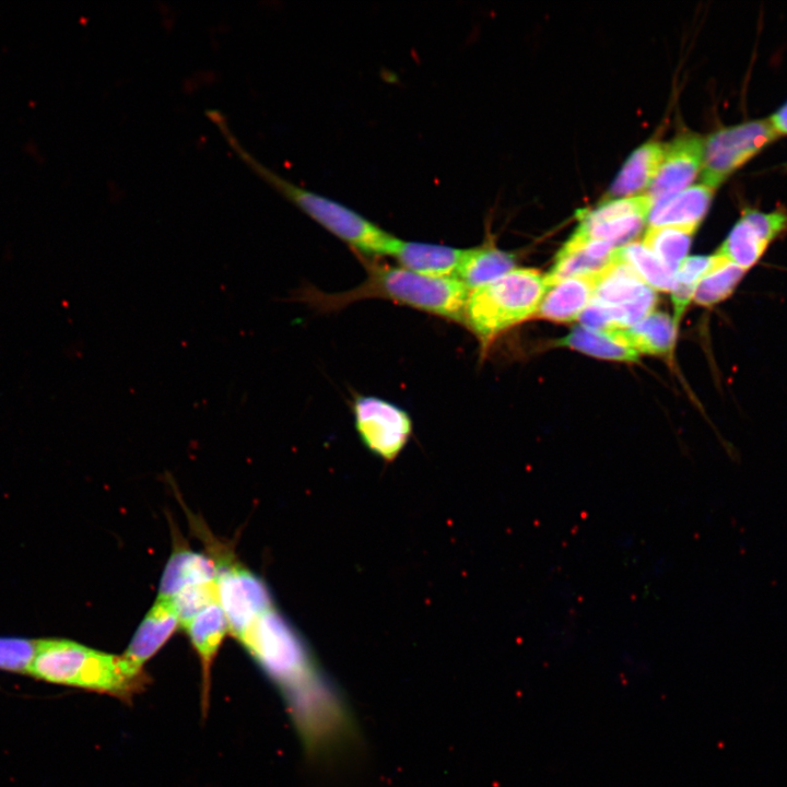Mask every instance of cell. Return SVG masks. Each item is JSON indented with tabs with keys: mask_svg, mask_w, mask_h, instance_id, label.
Listing matches in <instances>:
<instances>
[{
	"mask_svg": "<svg viewBox=\"0 0 787 787\" xmlns=\"http://www.w3.org/2000/svg\"><path fill=\"white\" fill-rule=\"evenodd\" d=\"M366 278L357 286L327 293L312 285L296 290L293 299L319 313H330L367 298H381L408 306L458 324L470 291L456 278H430L400 266H390L375 258L359 256Z\"/></svg>",
	"mask_w": 787,
	"mask_h": 787,
	"instance_id": "obj_1",
	"label": "cell"
},
{
	"mask_svg": "<svg viewBox=\"0 0 787 787\" xmlns=\"http://www.w3.org/2000/svg\"><path fill=\"white\" fill-rule=\"evenodd\" d=\"M205 115L252 172L320 226L349 245L355 254L371 258L387 256L396 236L353 209L278 175L244 148L231 130L225 115L218 109L207 110Z\"/></svg>",
	"mask_w": 787,
	"mask_h": 787,
	"instance_id": "obj_2",
	"label": "cell"
},
{
	"mask_svg": "<svg viewBox=\"0 0 787 787\" xmlns=\"http://www.w3.org/2000/svg\"><path fill=\"white\" fill-rule=\"evenodd\" d=\"M30 676L52 684L130 700L148 677L122 656L64 638H42Z\"/></svg>",
	"mask_w": 787,
	"mask_h": 787,
	"instance_id": "obj_3",
	"label": "cell"
},
{
	"mask_svg": "<svg viewBox=\"0 0 787 787\" xmlns=\"http://www.w3.org/2000/svg\"><path fill=\"white\" fill-rule=\"evenodd\" d=\"M545 291V275L532 269H514L470 291L462 325L485 349L510 328L533 317Z\"/></svg>",
	"mask_w": 787,
	"mask_h": 787,
	"instance_id": "obj_4",
	"label": "cell"
},
{
	"mask_svg": "<svg viewBox=\"0 0 787 787\" xmlns=\"http://www.w3.org/2000/svg\"><path fill=\"white\" fill-rule=\"evenodd\" d=\"M592 302L599 305L608 329L627 328L653 313L656 294L624 261L615 259L597 275Z\"/></svg>",
	"mask_w": 787,
	"mask_h": 787,
	"instance_id": "obj_5",
	"label": "cell"
},
{
	"mask_svg": "<svg viewBox=\"0 0 787 787\" xmlns=\"http://www.w3.org/2000/svg\"><path fill=\"white\" fill-rule=\"evenodd\" d=\"M777 136L770 120L751 121L713 133L704 144L703 185L715 189Z\"/></svg>",
	"mask_w": 787,
	"mask_h": 787,
	"instance_id": "obj_6",
	"label": "cell"
},
{
	"mask_svg": "<svg viewBox=\"0 0 787 787\" xmlns=\"http://www.w3.org/2000/svg\"><path fill=\"white\" fill-rule=\"evenodd\" d=\"M355 430L364 446L391 461L412 434V420L401 407L375 396L356 395L352 401Z\"/></svg>",
	"mask_w": 787,
	"mask_h": 787,
	"instance_id": "obj_7",
	"label": "cell"
},
{
	"mask_svg": "<svg viewBox=\"0 0 787 787\" xmlns=\"http://www.w3.org/2000/svg\"><path fill=\"white\" fill-rule=\"evenodd\" d=\"M651 207L653 200L647 195L606 200L578 211L579 224L573 236L603 240L618 248L625 246L642 232Z\"/></svg>",
	"mask_w": 787,
	"mask_h": 787,
	"instance_id": "obj_8",
	"label": "cell"
},
{
	"mask_svg": "<svg viewBox=\"0 0 787 787\" xmlns=\"http://www.w3.org/2000/svg\"><path fill=\"white\" fill-rule=\"evenodd\" d=\"M219 603L231 633L239 638L265 612L273 608L263 583L248 569L230 562H215Z\"/></svg>",
	"mask_w": 787,
	"mask_h": 787,
	"instance_id": "obj_9",
	"label": "cell"
},
{
	"mask_svg": "<svg viewBox=\"0 0 787 787\" xmlns=\"http://www.w3.org/2000/svg\"><path fill=\"white\" fill-rule=\"evenodd\" d=\"M787 232V210L770 213L744 212L735 224L718 254L748 271L764 255L770 243Z\"/></svg>",
	"mask_w": 787,
	"mask_h": 787,
	"instance_id": "obj_10",
	"label": "cell"
},
{
	"mask_svg": "<svg viewBox=\"0 0 787 787\" xmlns=\"http://www.w3.org/2000/svg\"><path fill=\"white\" fill-rule=\"evenodd\" d=\"M705 141L696 134L680 136L665 148V155L647 196L653 204L688 188L703 164Z\"/></svg>",
	"mask_w": 787,
	"mask_h": 787,
	"instance_id": "obj_11",
	"label": "cell"
},
{
	"mask_svg": "<svg viewBox=\"0 0 787 787\" xmlns=\"http://www.w3.org/2000/svg\"><path fill=\"white\" fill-rule=\"evenodd\" d=\"M466 249L395 237L387 256L400 267L430 278H456Z\"/></svg>",
	"mask_w": 787,
	"mask_h": 787,
	"instance_id": "obj_12",
	"label": "cell"
},
{
	"mask_svg": "<svg viewBox=\"0 0 787 787\" xmlns=\"http://www.w3.org/2000/svg\"><path fill=\"white\" fill-rule=\"evenodd\" d=\"M616 248L603 240L580 239L572 235L545 274L547 287L567 278L600 274L615 259Z\"/></svg>",
	"mask_w": 787,
	"mask_h": 787,
	"instance_id": "obj_13",
	"label": "cell"
},
{
	"mask_svg": "<svg viewBox=\"0 0 787 787\" xmlns=\"http://www.w3.org/2000/svg\"><path fill=\"white\" fill-rule=\"evenodd\" d=\"M714 189L703 184L683 189L655 202L649 212V227H676L690 233L697 230L704 219Z\"/></svg>",
	"mask_w": 787,
	"mask_h": 787,
	"instance_id": "obj_14",
	"label": "cell"
},
{
	"mask_svg": "<svg viewBox=\"0 0 787 787\" xmlns=\"http://www.w3.org/2000/svg\"><path fill=\"white\" fill-rule=\"evenodd\" d=\"M179 625V618L171 598H158L142 620L124 657L138 668L152 658Z\"/></svg>",
	"mask_w": 787,
	"mask_h": 787,
	"instance_id": "obj_15",
	"label": "cell"
},
{
	"mask_svg": "<svg viewBox=\"0 0 787 787\" xmlns=\"http://www.w3.org/2000/svg\"><path fill=\"white\" fill-rule=\"evenodd\" d=\"M596 279L574 277L549 285L535 316L554 322L574 321L590 303Z\"/></svg>",
	"mask_w": 787,
	"mask_h": 787,
	"instance_id": "obj_16",
	"label": "cell"
},
{
	"mask_svg": "<svg viewBox=\"0 0 787 787\" xmlns=\"http://www.w3.org/2000/svg\"><path fill=\"white\" fill-rule=\"evenodd\" d=\"M184 629L201 660L203 702H207L211 665L230 630L228 623L222 607L215 602L196 615Z\"/></svg>",
	"mask_w": 787,
	"mask_h": 787,
	"instance_id": "obj_17",
	"label": "cell"
},
{
	"mask_svg": "<svg viewBox=\"0 0 787 787\" xmlns=\"http://www.w3.org/2000/svg\"><path fill=\"white\" fill-rule=\"evenodd\" d=\"M216 563L210 557L189 550H177L163 573L158 598H173L180 590L216 580Z\"/></svg>",
	"mask_w": 787,
	"mask_h": 787,
	"instance_id": "obj_18",
	"label": "cell"
},
{
	"mask_svg": "<svg viewBox=\"0 0 787 787\" xmlns=\"http://www.w3.org/2000/svg\"><path fill=\"white\" fill-rule=\"evenodd\" d=\"M665 155V146L656 141L643 144L627 158L613 180L608 197L625 198L637 196L649 188Z\"/></svg>",
	"mask_w": 787,
	"mask_h": 787,
	"instance_id": "obj_19",
	"label": "cell"
},
{
	"mask_svg": "<svg viewBox=\"0 0 787 787\" xmlns=\"http://www.w3.org/2000/svg\"><path fill=\"white\" fill-rule=\"evenodd\" d=\"M514 254L498 249L492 243L467 248L457 279L469 291L485 285L514 270Z\"/></svg>",
	"mask_w": 787,
	"mask_h": 787,
	"instance_id": "obj_20",
	"label": "cell"
},
{
	"mask_svg": "<svg viewBox=\"0 0 787 787\" xmlns=\"http://www.w3.org/2000/svg\"><path fill=\"white\" fill-rule=\"evenodd\" d=\"M557 344L603 360L634 362L639 356L625 342L621 328L600 330L580 325L559 340Z\"/></svg>",
	"mask_w": 787,
	"mask_h": 787,
	"instance_id": "obj_21",
	"label": "cell"
},
{
	"mask_svg": "<svg viewBox=\"0 0 787 787\" xmlns=\"http://www.w3.org/2000/svg\"><path fill=\"white\" fill-rule=\"evenodd\" d=\"M678 324L663 313H651L635 325L621 328L625 342L638 353L666 355L673 349Z\"/></svg>",
	"mask_w": 787,
	"mask_h": 787,
	"instance_id": "obj_22",
	"label": "cell"
},
{
	"mask_svg": "<svg viewBox=\"0 0 787 787\" xmlns=\"http://www.w3.org/2000/svg\"><path fill=\"white\" fill-rule=\"evenodd\" d=\"M714 267L702 278L694 301L701 306H713L728 298L745 274V270L732 263L718 252Z\"/></svg>",
	"mask_w": 787,
	"mask_h": 787,
	"instance_id": "obj_23",
	"label": "cell"
},
{
	"mask_svg": "<svg viewBox=\"0 0 787 787\" xmlns=\"http://www.w3.org/2000/svg\"><path fill=\"white\" fill-rule=\"evenodd\" d=\"M619 259L629 265L653 290L670 291L674 273L671 272L643 243H630L616 248Z\"/></svg>",
	"mask_w": 787,
	"mask_h": 787,
	"instance_id": "obj_24",
	"label": "cell"
},
{
	"mask_svg": "<svg viewBox=\"0 0 787 787\" xmlns=\"http://www.w3.org/2000/svg\"><path fill=\"white\" fill-rule=\"evenodd\" d=\"M717 259V254L691 256L686 257L678 268L672 286L673 319L677 324H679L685 308L694 297L700 281L714 267Z\"/></svg>",
	"mask_w": 787,
	"mask_h": 787,
	"instance_id": "obj_25",
	"label": "cell"
},
{
	"mask_svg": "<svg viewBox=\"0 0 787 787\" xmlns=\"http://www.w3.org/2000/svg\"><path fill=\"white\" fill-rule=\"evenodd\" d=\"M693 233L676 227H649L643 244L676 274L686 258Z\"/></svg>",
	"mask_w": 787,
	"mask_h": 787,
	"instance_id": "obj_26",
	"label": "cell"
},
{
	"mask_svg": "<svg viewBox=\"0 0 787 787\" xmlns=\"http://www.w3.org/2000/svg\"><path fill=\"white\" fill-rule=\"evenodd\" d=\"M38 645L36 638L0 636V670L30 674Z\"/></svg>",
	"mask_w": 787,
	"mask_h": 787,
	"instance_id": "obj_27",
	"label": "cell"
},
{
	"mask_svg": "<svg viewBox=\"0 0 787 787\" xmlns=\"http://www.w3.org/2000/svg\"><path fill=\"white\" fill-rule=\"evenodd\" d=\"M179 618V625L185 627L196 615L209 606L219 602L216 580L187 587L171 598Z\"/></svg>",
	"mask_w": 787,
	"mask_h": 787,
	"instance_id": "obj_28",
	"label": "cell"
},
{
	"mask_svg": "<svg viewBox=\"0 0 787 787\" xmlns=\"http://www.w3.org/2000/svg\"><path fill=\"white\" fill-rule=\"evenodd\" d=\"M770 121L778 136L787 134V104L782 107Z\"/></svg>",
	"mask_w": 787,
	"mask_h": 787,
	"instance_id": "obj_29",
	"label": "cell"
}]
</instances>
